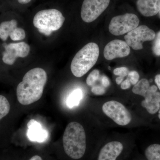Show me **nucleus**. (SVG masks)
<instances>
[{"label": "nucleus", "mask_w": 160, "mask_h": 160, "mask_svg": "<svg viewBox=\"0 0 160 160\" xmlns=\"http://www.w3.org/2000/svg\"><path fill=\"white\" fill-rule=\"evenodd\" d=\"M26 36V32L24 29L20 27H17L10 35L9 38L13 42H17L24 39Z\"/></svg>", "instance_id": "nucleus-19"}, {"label": "nucleus", "mask_w": 160, "mask_h": 160, "mask_svg": "<svg viewBox=\"0 0 160 160\" xmlns=\"http://www.w3.org/2000/svg\"><path fill=\"white\" fill-rule=\"evenodd\" d=\"M91 91L93 94L97 95H102L106 93V89L102 86H94L91 89Z\"/></svg>", "instance_id": "nucleus-24"}, {"label": "nucleus", "mask_w": 160, "mask_h": 160, "mask_svg": "<svg viewBox=\"0 0 160 160\" xmlns=\"http://www.w3.org/2000/svg\"><path fill=\"white\" fill-rule=\"evenodd\" d=\"M28 130L27 136L29 139L36 142H44L48 136L47 132L42 129L39 123L34 119H31L27 124Z\"/></svg>", "instance_id": "nucleus-14"}, {"label": "nucleus", "mask_w": 160, "mask_h": 160, "mask_svg": "<svg viewBox=\"0 0 160 160\" xmlns=\"http://www.w3.org/2000/svg\"><path fill=\"white\" fill-rule=\"evenodd\" d=\"M18 1L20 4H26L30 2L31 0H18Z\"/></svg>", "instance_id": "nucleus-30"}, {"label": "nucleus", "mask_w": 160, "mask_h": 160, "mask_svg": "<svg viewBox=\"0 0 160 160\" xmlns=\"http://www.w3.org/2000/svg\"><path fill=\"white\" fill-rule=\"evenodd\" d=\"M64 151L73 160H79L85 155L86 149V132L83 126L76 122L66 126L63 136Z\"/></svg>", "instance_id": "nucleus-2"}, {"label": "nucleus", "mask_w": 160, "mask_h": 160, "mask_svg": "<svg viewBox=\"0 0 160 160\" xmlns=\"http://www.w3.org/2000/svg\"><path fill=\"white\" fill-rule=\"evenodd\" d=\"M10 109V104L5 96L0 95V120L9 113Z\"/></svg>", "instance_id": "nucleus-18"}, {"label": "nucleus", "mask_w": 160, "mask_h": 160, "mask_svg": "<svg viewBox=\"0 0 160 160\" xmlns=\"http://www.w3.org/2000/svg\"><path fill=\"white\" fill-rule=\"evenodd\" d=\"M2 46L3 49L1 55L2 62L9 66L14 65L18 58L28 56L30 51V46L25 42H3Z\"/></svg>", "instance_id": "nucleus-8"}, {"label": "nucleus", "mask_w": 160, "mask_h": 160, "mask_svg": "<svg viewBox=\"0 0 160 160\" xmlns=\"http://www.w3.org/2000/svg\"><path fill=\"white\" fill-rule=\"evenodd\" d=\"M99 76V70L97 69H94L90 72V74L86 79V84L89 86H93L98 79Z\"/></svg>", "instance_id": "nucleus-20"}, {"label": "nucleus", "mask_w": 160, "mask_h": 160, "mask_svg": "<svg viewBox=\"0 0 160 160\" xmlns=\"http://www.w3.org/2000/svg\"><path fill=\"white\" fill-rule=\"evenodd\" d=\"M124 150V145L121 142L111 141L100 149L97 160H118Z\"/></svg>", "instance_id": "nucleus-12"}, {"label": "nucleus", "mask_w": 160, "mask_h": 160, "mask_svg": "<svg viewBox=\"0 0 160 160\" xmlns=\"http://www.w3.org/2000/svg\"><path fill=\"white\" fill-rule=\"evenodd\" d=\"M110 0H84L81 9V18L90 23L96 20L109 6Z\"/></svg>", "instance_id": "nucleus-10"}, {"label": "nucleus", "mask_w": 160, "mask_h": 160, "mask_svg": "<svg viewBox=\"0 0 160 160\" xmlns=\"http://www.w3.org/2000/svg\"><path fill=\"white\" fill-rule=\"evenodd\" d=\"M145 156L148 160H160V145H150L145 150Z\"/></svg>", "instance_id": "nucleus-16"}, {"label": "nucleus", "mask_w": 160, "mask_h": 160, "mask_svg": "<svg viewBox=\"0 0 160 160\" xmlns=\"http://www.w3.org/2000/svg\"><path fill=\"white\" fill-rule=\"evenodd\" d=\"M102 109L104 113L119 126H127L131 122V113L119 102L108 101L103 104Z\"/></svg>", "instance_id": "nucleus-7"}, {"label": "nucleus", "mask_w": 160, "mask_h": 160, "mask_svg": "<svg viewBox=\"0 0 160 160\" xmlns=\"http://www.w3.org/2000/svg\"><path fill=\"white\" fill-rule=\"evenodd\" d=\"M102 84L105 87H108L110 85V82L109 78L106 76H103L102 78Z\"/></svg>", "instance_id": "nucleus-26"}, {"label": "nucleus", "mask_w": 160, "mask_h": 160, "mask_svg": "<svg viewBox=\"0 0 160 160\" xmlns=\"http://www.w3.org/2000/svg\"><path fill=\"white\" fill-rule=\"evenodd\" d=\"M99 55V48L95 43L86 44L75 55L70 69L74 76L81 78L94 66Z\"/></svg>", "instance_id": "nucleus-3"}, {"label": "nucleus", "mask_w": 160, "mask_h": 160, "mask_svg": "<svg viewBox=\"0 0 160 160\" xmlns=\"http://www.w3.org/2000/svg\"><path fill=\"white\" fill-rule=\"evenodd\" d=\"M156 36L155 32L146 26H138L135 29L128 32L125 39L129 46L136 50L143 49V43L146 41L154 40Z\"/></svg>", "instance_id": "nucleus-9"}, {"label": "nucleus", "mask_w": 160, "mask_h": 160, "mask_svg": "<svg viewBox=\"0 0 160 160\" xmlns=\"http://www.w3.org/2000/svg\"><path fill=\"white\" fill-rule=\"evenodd\" d=\"M131 83L129 81V79H126V80L123 81L121 83V89H123V90L128 89L131 87Z\"/></svg>", "instance_id": "nucleus-25"}, {"label": "nucleus", "mask_w": 160, "mask_h": 160, "mask_svg": "<svg viewBox=\"0 0 160 160\" xmlns=\"http://www.w3.org/2000/svg\"><path fill=\"white\" fill-rule=\"evenodd\" d=\"M65 21V17L58 9H45L35 14L33 24L41 33L49 36L52 32L59 29Z\"/></svg>", "instance_id": "nucleus-4"}, {"label": "nucleus", "mask_w": 160, "mask_h": 160, "mask_svg": "<svg viewBox=\"0 0 160 160\" xmlns=\"http://www.w3.org/2000/svg\"><path fill=\"white\" fill-rule=\"evenodd\" d=\"M130 52V47L126 42L114 40L108 43L105 47L104 56L106 60H112L125 57L129 55Z\"/></svg>", "instance_id": "nucleus-11"}, {"label": "nucleus", "mask_w": 160, "mask_h": 160, "mask_svg": "<svg viewBox=\"0 0 160 160\" xmlns=\"http://www.w3.org/2000/svg\"><path fill=\"white\" fill-rule=\"evenodd\" d=\"M128 78L131 84L135 85L139 82L140 76L137 72L132 71L129 72L128 74Z\"/></svg>", "instance_id": "nucleus-22"}, {"label": "nucleus", "mask_w": 160, "mask_h": 160, "mask_svg": "<svg viewBox=\"0 0 160 160\" xmlns=\"http://www.w3.org/2000/svg\"><path fill=\"white\" fill-rule=\"evenodd\" d=\"M152 51L155 55L160 56V31L156 34L154 42L152 46Z\"/></svg>", "instance_id": "nucleus-21"}, {"label": "nucleus", "mask_w": 160, "mask_h": 160, "mask_svg": "<svg viewBox=\"0 0 160 160\" xmlns=\"http://www.w3.org/2000/svg\"><path fill=\"white\" fill-rule=\"evenodd\" d=\"M158 118H159L160 119V108L159 110V111H158Z\"/></svg>", "instance_id": "nucleus-31"}, {"label": "nucleus", "mask_w": 160, "mask_h": 160, "mask_svg": "<svg viewBox=\"0 0 160 160\" xmlns=\"http://www.w3.org/2000/svg\"><path fill=\"white\" fill-rule=\"evenodd\" d=\"M29 160H43L42 158L38 155H35L32 157Z\"/></svg>", "instance_id": "nucleus-29"}, {"label": "nucleus", "mask_w": 160, "mask_h": 160, "mask_svg": "<svg viewBox=\"0 0 160 160\" xmlns=\"http://www.w3.org/2000/svg\"><path fill=\"white\" fill-rule=\"evenodd\" d=\"M139 19L136 15L127 13L114 17L109 23V29L111 34L122 35L128 33L138 26Z\"/></svg>", "instance_id": "nucleus-6"}, {"label": "nucleus", "mask_w": 160, "mask_h": 160, "mask_svg": "<svg viewBox=\"0 0 160 160\" xmlns=\"http://www.w3.org/2000/svg\"><path fill=\"white\" fill-rule=\"evenodd\" d=\"M159 13H160V11L159 12Z\"/></svg>", "instance_id": "nucleus-32"}, {"label": "nucleus", "mask_w": 160, "mask_h": 160, "mask_svg": "<svg viewBox=\"0 0 160 160\" xmlns=\"http://www.w3.org/2000/svg\"><path fill=\"white\" fill-rule=\"evenodd\" d=\"M124 78L119 76L116 79V82L117 84L118 85L121 84V83L123 82V80H124Z\"/></svg>", "instance_id": "nucleus-28"}, {"label": "nucleus", "mask_w": 160, "mask_h": 160, "mask_svg": "<svg viewBox=\"0 0 160 160\" xmlns=\"http://www.w3.org/2000/svg\"><path fill=\"white\" fill-rule=\"evenodd\" d=\"M47 81V73L42 68H35L27 72L17 88L19 102L27 106L40 100Z\"/></svg>", "instance_id": "nucleus-1"}, {"label": "nucleus", "mask_w": 160, "mask_h": 160, "mask_svg": "<svg viewBox=\"0 0 160 160\" xmlns=\"http://www.w3.org/2000/svg\"><path fill=\"white\" fill-rule=\"evenodd\" d=\"M82 91L81 89H75L69 95V97L67 98V106L70 108L78 106L82 98Z\"/></svg>", "instance_id": "nucleus-17"}, {"label": "nucleus", "mask_w": 160, "mask_h": 160, "mask_svg": "<svg viewBox=\"0 0 160 160\" xmlns=\"http://www.w3.org/2000/svg\"><path fill=\"white\" fill-rule=\"evenodd\" d=\"M129 72V69H128V68L125 67L117 68L113 70V73L115 75L123 78L127 76Z\"/></svg>", "instance_id": "nucleus-23"}, {"label": "nucleus", "mask_w": 160, "mask_h": 160, "mask_svg": "<svg viewBox=\"0 0 160 160\" xmlns=\"http://www.w3.org/2000/svg\"><path fill=\"white\" fill-rule=\"evenodd\" d=\"M155 82L160 91V74L157 75L155 78Z\"/></svg>", "instance_id": "nucleus-27"}, {"label": "nucleus", "mask_w": 160, "mask_h": 160, "mask_svg": "<svg viewBox=\"0 0 160 160\" xmlns=\"http://www.w3.org/2000/svg\"><path fill=\"white\" fill-rule=\"evenodd\" d=\"M136 5L141 14L146 17L154 16L160 11V0H137Z\"/></svg>", "instance_id": "nucleus-13"}, {"label": "nucleus", "mask_w": 160, "mask_h": 160, "mask_svg": "<svg viewBox=\"0 0 160 160\" xmlns=\"http://www.w3.org/2000/svg\"><path fill=\"white\" fill-rule=\"evenodd\" d=\"M154 85L150 86L149 81L142 79L133 87L132 92L142 96L145 99L142 102V106L150 114L156 113L160 108V92Z\"/></svg>", "instance_id": "nucleus-5"}, {"label": "nucleus", "mask_w": 160, "mask_h": 160, "mask_svg": "<svg viewBox=\"0 0 160 160\" xmlns=\"http://www.w3.org/2000/svg\"><path fill=\"white\" fill-rule=\"evenodd\" d=\"M18 22L15 19L5 20L0 22V40L6 42L13 31L17 28Z\"/></svg>", "instance_id": "nucleus-15"}]
</instances>
